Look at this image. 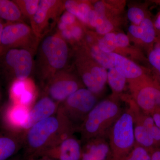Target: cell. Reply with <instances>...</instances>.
Returning <instances> with one entry per match:
<instances>
[{
	"label": "cell",
	"mask_w": 160,
	"mask_h": 160,
	"mask_svg": "<svg viewBox=\"0 0 160 160\" xmlns=\"http://www.w3.org/2000/svg\"><path fill=\"white\" fill-rule=\"evenodd\" d=\"M76 126L63 113L59 106L56 114L35 124L26 131L23 158H36L43 150L56 146L73 135L78 132Z\"/></svg>",
	"instance_id": "cell-1"
},
{
	"label": "cell",
	"mask_w": 160,
	"mask_h": 160,
	"mask_svg": "<svg viewBox=\"0 0 160 160\" xmlns=\"http://www.w3.org/2000/svg\"><path fill=\"white\" fill-rule=\"evenodd\" d=\"M124 110L118 96L115 95L99 102L78 129L82 144L95 138L107 136L109 129Z\"/></svg>",
	"instance_id": "cell-2"
},
{
	"label": "cell",
	"mask_w": 160,
	"mask_h": 160,
	"mask_svg": "<svg viewBox=\"0 0 160 160\" xmlns=\"http://www.w3.org/2000/svg\"><path fill=\"white\" fill-rule=\"evenodd\" d=\"M39 52L40 74L47 82L66 66L69 56L68 46L58 34L49 35L43 39Z\"/></svg>",
	"instance_id": "cell-3"
},
{
	"label": "cell",
	"mask_w": 160,
	"mask_h": 160,
	"mask_svg": "<svg viewBox=\"0 0 160 160\" xmlns=\"http://www.w3.org/2000/svg\"><path fill=\"white\" fill-rule=\"evenodd\" d=\"M107 136L110 149L109 160H122L135 145L133 117L129 108L123 110Z\"/></svg>",
	"instance_id": "cell-4"
},
{
	"label": "cell",
	"mask_w": 160,
	"mask_h": 160,
	"mask_svg": "<svg viewBox=\"0 0 160 160\" xmlns=\"http://www.w3.org/2000/svg\"><path fill=\"white\" fill-rule=\"evenodd\" d=\"M98 96L86 88L72 93L60 107L63 113L78 129L92 109L99 102Z\"/></svg>",
	"instance_id": "cell-5"
},
{
	"label": "cell",
	"mask_w": 160,
	"mask_h": 160,
	"mask_svg": "<svg viewBox=\"0 0 160 160\" xmlns=\"http://www.w3.org/2000/svg\"><path fill=\"white\" fill-rule=\"evenodd\" d=\"M132 99L144 112L150 114L160 109V84L152 78L129 82Z\"/></svg>",
	"instance_id": "cell-6"
},
{
	"label": "cell",
	"mask_w": 160,
	"mask_h": 160,
	"mask_svg": "<svg viewBox=\"0 0 160 160\" xmlns=\"http://www.w3.org/2000/svg\"><path fill=\"white\" fill-rule=\"evenodd\" d=\"M40 39L29 26L22 22L4 24L2 35V44L5 52L18 48L33 51L37 48Z\"/></svg>",
	"instance_id": "cell-7"
},
{
	"label": "cell",
	"mask_w": 160,
	"mask_h": 160,
	"mask_svg": "<svg viewBox=\"0 0 160 160\" xmlns=\"http://www.w3.org/2000/svg\"><path fill=\"white\" fill-rule=\"evenodd\" d=\"M64 8L62 1L40 0L37 11L30 21L32 29L39 39L44 38L52 29Z\"/></svg>",
	"instance_id": "cell-8"
},
{
	"label": "cell",
	"mask_w": 160,
	"mask_h": 160,
	"mask_svg": "<svg viewBox=\"0 0 160 160\" xmlns=\"http://www.w3.org/2000/svg\"><path fill=\"white\" fill-rule=\"evenodd\" d=\"M82 88L83 84L77 78L63 70L56 73L48 81L46 87L47 95L59 104Z\"/></svg>",
	"instance_id": "cell-9"
},
{
	"label": "cell",
	"mask_w": 160,
	"mask_h": 160,
	"mask_svg": "<svg viewBox=\"0 0 160 160\" xmlns=\"http://www.w3.org/2000/svg\"><path fill=\"white\" fill-rule=\"evenodd\" d=\"M1 59L3 60L7 68L12 69L16 80L25 81L31 74L33 64L32 55L27 49H8Z\"/></svg>",
	"instance_id": "cell-10"
},
{
	"label": "cell",
	"mask_w": 160,
	"mask_h": 160,
	"mask_svg": "<svg viewBox=\"0 0 160 160\" xmlns=\"http://www.w3.org/2000/svg\"><path fill=\"white\" fill-rule=\"evenodd\" d=\"M82 144L74 135L67 138L56 146L43 150L37 156L54 160H81Z\"/></svg>",
	"instance_id": "cell-11"
},
{
	"label": "cell",
	"mask_w": 160,
	"mask_h": 160,
	"mask_svg": "<svg viewBox=\"0 0 160 160\" xmlns=\"http://www.w3.org/2000/svg\"><path fill=\"white\" fill-rule=\"evenodd\" d=\"M60 105L47 95L41 98L29 109L22 130L26 132L35 124L56 114Z\"/></svg>",
	"instance_id": "cell-12"
},
{
	"label": "cell",
	"mask_w": 160,
	"mask_h": 160,
	"mask_svg": "<svg viewBox=\"0 0 160 160\" xmlns=\"http://www.w3.org/2000/svg\"><path fill=\"white\" fill-rule=\"evenodd\" d=\"M26 132H18L3 129L0 131V160H7L23 148Z\"/></svg>",
	"instance_id": "cell-13"
},
{
	"label": "cell",
	"mask_w": 160,
	"mask_h": 160,
	"mask_svg": "<svg viewBox=\"0 0 160 160\" xmlns=\"http://www.w3.org/2000/svg\"><path fill=\"white\" fill-rule=\"evenodd\" d=\"M29 109L27 106L11 102L4 109L2 115L4 129L15 132H26L22 130V127Z\"/></svg>",
	"instance_id": "cell-14"
},
{
	"label": "cell",
	"mask_w": 160,
	"mask_h": 160,
	"mask_svg": "<svg viewBox=\"0 0 160 160\" xmlns=\"http://www.w3.org/2000/svg\"><path fill=\"white\" fill-rule=\"evenodd\" d=\"M110 149L108 136L100 137L82 144L81 160H109Z\"/></svg>",
	"instance_id": "cell-15"
},
{
	"label": "cell",
	"mask_w": 160,
	"mask_h": 160,
	"mask_svg": "<svg viewBox=\"0 0 160 160\" xmlns=\"http://www.w3.org/2000/svg\"><path fill=\"white\" fill-rule=\"evenodd\" d=\"M112 54L114 59V68L129 82L148 77H152L131 60L115 52H112Z\"/></svg>",
	"instance_id": "cell-16"
},
{
	"label": "cell",
	"mask_w": 160,
	"mask_h": 160,
	"mask_svg": "<svg viewBox=\"0 0 160 160\" xmlns=\"http://www.w3.org/2000/svg\"><path fill=\"white\" fill-rule=\"evenodd\" d=\"M129 105L133 121L142 125L149 132L158 147H160V129L155 123L154 120L150 114L144 112L132 99L126 100Z\"/></svg>",
	"instance_id": "cell-17"
},
{
	"label": "cell",
	"mask_w": 160,
	"mask_h": 160,
	"mask_svg": "<svg viewBox=\"0 0 160 160\" xmlns=\"http://www.w3.org/2000/svg\"><path fill=\"white\" fill-rule=\"evenodd\" d=\"M23 16L13 1L0 0V18L8 22H18L22 21Z\"/></svg>",
	"instance_id": "cell-18"
},
{
	"label": "cell",
	"mask_w": 160,
	"mask_h": 160,
	"mask_svg": "<svg viewBox=\"0 0 160 160\" xmlns=\"http://www.w3.org/2000/svg\"><path fill=\"white\" fill-rule=\"evenodd\" d=\"M134 134L135 144L142 146L151 152L158 147L149 132L142 125L134 122Z\"/></svg>",
	"instance_id": "cell-19"
},
{
	"label": "cell",
	"mask_w": 160,
	"mask_h": 160,
	"mask_svg": "<svg viewBox=\"0 0 160 160\" xmlns=\"http://www.w3.org/2000/svg\"><path fill=\"white\" fill-rule=\"evenodd\" d=\"M89 53L100 66L106 69L114 68V59L112 52H104L100 49L98 44H91L89 47Z\"/></svg>",
	"instance_id": "cell-20"
},
{
	"label": "cell",
	"mask_w": 160,
	"mask_h": 160,
	"mask_svg": "<svg viewBox=\"0 0 160 160\" xmlns=\"http://www.w3.org/2000/svg\"><path fill=\"white\" fill-rule=\"evenodd\" d=\"M142 29L141 40L149 48V51L153 48L152 44L156 39L157 31L153 22L147 17L140 25Z\"/></svg>",
	"instance_id": "cell-21"
},
{
	"label": "cell",
	"mask_w": 160,
	"mask_h": 160,
	"mask_svg": "<svg viewBox=\"0 0 160 160\" xmlns=\"http://www.w3.org/2000/svg\"><path fill=\"white\" fill-rule=\"evenodd\" d=\"M107 81L113 92L118 96L125 89L127 80L115 69L111 68L107 71Z\"/></svg>",
	"instance_id": "cell-22"
},
{
	"label": "cell",
	"mask_w": 160,
	"mask_h": 160,
	"mask_svg": "<svg viewBox=\"0 0 160 160\" xmlns=\"http://www.w3.org/2000/svg\"><path fill=\"white\" fill-rule=\"evenodd\" d=\"M23 17L31 21L38 8L40 0H13Z\"/></svg>",
	"instance_id": "cell-23"
},
{
	"label": "cell",
	"mask_w": 160,
	"mask_h": 160,
	"mask_svg": "<svg viewBox=\"0 0 160 160\" xmlns=\"http://www.w3.org/2000/svg\"><path fill=\"white\" fill-rule=\"evenodd\" d=\"M91 73L93 79L98 86L104 89L107 81V71L106 69L99 65L83 64Z\"/></svg>",
	"instance_id": "cell-24"
},
{
	"label": "cell",
	"mask_w": 160,
	"mask_h": 160,
	"mask_svg": "<svg viewBox=\"0 0 160 160\" xmlns=\"http://www.w3.org/2000/svg\"><path fill=\"white\" fill-rule=\"evenodd\" d=\"M97 44L100 49L104 52H113L117 48L116 34L110 32L104 35V36L98 41Z\"/></svg>",
	"instance_id": "cell-25"
},
{
	"label": "cell",
	"mask_w": 160,
	"mask_h": 160,
	"mask_svg": "<svg viewBox=\"0 0 160 160\" xmlns=\"http://www.w3.org/2000/svg\"><path fill=\"white\" fill-rule=\"evenodd\" d=\"M148 60L157 74L154 80L160 84V45L159 43L149 51Z\"/></svg>",
	"instance_id": "cell-26"
},
{
	"label": "cell",
	"mask_w": 160,
	"mask_h": 160,
	"mask_svg": "<svg viewBox=\"0 0 160 160\" xmlns=\"http://www.w3.org/2000/svg\"><path fill=\"white\" fill-rule=\"evenodd\" d=\"M122 160H151V153L145 148L135 144L132 150Z\"/></svg>",
	"instance_id": "cell-27"
},
{
	"label": "cell",
	"mask_w": 160,
	"mask_h": 160,
	"mask_svg": "<svg viewBox=\"0 0 160 160\" xmlns=\"http://www.w3.org/2000/svg\"><path fill=\"white\" fill-rule=\"evenodd\" d=\"M27 88L25 81L15 80L12 85L10 90V96L12 102L17 104L23 92Z\"/></svg>",
	"instance_id": "cell-28"
},
{
	"label": "cell",
	"mask_w": 160,
	"mask_h": 160,
	"mask_svg": "<svg viewBox=\"0 0 160 160\" xmlns=\"http://www.w3.org/2000/svg\"><path fill=\"white\" fill-rule=\"evenodd\" d=\"M127 16L132 22L137 26H139L143 20L148 17L143 9L137 7L130 8L127 12Z\"/></svg>",
	"instance_id": "cell-29"
},
{
	"label": "cell",
	"mask_w": 160,
	"mask_h": 160,
	"mask_svg": "<svg viewBox=\"0 0 160 160\" xmlns=\"http://www.w3.org/2000/svg\"><path fill=\"white\" fill-rule=\"evenodd\" d=\"M113 28V25L107 17L102 19H98L97 24L95 29L97 32L99 34H107L110 32Z\"/></svg>",
	"instance_id": "cell-30"
},
{
	"label": "cell",
	"mask_w": 160,
	"mask_h": 160,
	"mask_svg": "<svg viewBox=\"0 0 160 160\" xmlns=\"http://www.w3.org/2000/svg\"><path fill=\"white\" fill-rule=\"evenodd\" d=\"M69 29L71 32L72 41H78L82 39L83 34L82 28L80 25L75 24L69 26Z\"/></svg>",
	"instance_id": "cell-31"
},
{
	"label": "cell",
	"mask_w": 160,
	"mask_h": 160,
	"mask_svg": "<svg viewBox=\"0 0 160 160\" xmlns=\"http://www.w3.org/2000/svg\"><path fill=\"white\" fill-rule=\"evenodd\" d=\"M76 18L73 14L66 11L60 16L58 21L70 26L76 24Z\"/></svg>",
	"instance_id": "cell-32"
},
{
	"label": "cell",
	"mask_w": 160,
	"mask_h": 160,
	"mask_svg": "<svg viewBox=\"0 0 160 160\" xmlns=\"http://www.w3.org/2000/svg\"><path fill=\"white\" fill-rule=\"evenodd\" d=\"M93 9L97 14L98 18L102 19L106 17V8L105 4L103 2L99 1L95 3Z\"/></svg>",
	"instance_id": "cell-33"
},
{
	"label": "cell",
	"mask_w": 160,
	"mask_h": 160,
	"mask_svg": "<svg viewBox=\"0 0 160 160\" xmlns=\"http://www.w3.org/2000/svg\"><path fill=\"white\" fill-rule=\"evenodd\" d=\"M129 38L126 34L118 33L116 34V44L118 48H124L129 45Z\"/></svg>",
	"instance_id": "cell-34"
},
{
	"label": "cell",
	"mask_w": 160,
	"mask_h": 160,
	"mask_svg": "<svg viewBox=\"0 0 160 160\" xmlns=\"http://www.w3.org/2000/svg\"><path fill=\"white\" fill-rule=\"evenodd\" d=\"M129 31L132 36L141 40L142 36V29L140 25L137 26L134 24L131 25L129 27Z\"/></svg>",
	"instance_id": "cell-35"
},
{
	"label": "cell",
	"mask_w": 160,
	"mask_h": 160,
	"mask_svg": "<svg viewBox=\"0 0 160 160\" xmlns=\"http://www.w3.org/2000/svg\"><path fill=\"white\" fill-rule=\"evenodd\" d=\"M98 16L96 12L93 9H91L88 15V22L91 27L96 28L97 24Z\"/></svg>",
	"instance_id": "cell-36"
},
{
	"label": "cell",
	"mask_w": 160,
	"mask_h": 160,
	"mask_svg": "<svg viewBox=\"0 0 160 160\" xmlns=\"http://www.w3.org/2000/svg\"><path fill=\"white\" fill-rule=\"evenodd\" d=\"M150 115L153 118L156 125L160 129V109L155 110Z\"/></svg>",
	"instance_id": "cell-37"
},
{
	"label": "cell",
	"mask_w": 160,
	"mask_h": 160,
	"mask_svg": "<svg viewBox=\"0 0 160 160\" xmlns=\"http://www.w3.org/2000/svg\"><path fill=\"white\" fill-rule=\"evenodd\" d=\"M4 26V24H3L2 22H0V60L5 53V51H4V49H3L2 45V35Z\"/></svg>",
	"instance_id": "cell-38"
},
{
	"label": "cell",
	"mask_w": 160,
	"mask_h": 160,
	"mask_svg": "<svg viewBox=\"0 0 160 160\" xmlns=\"http://www.w3.org/2000/svg\"><path fill=\"white\" fill-rule=\"evenodd\" d=\"M151 153V160H160V147L154 149Z\"/></svg>",
	"instance_id": "cell-39"
},
{
	"label": "cell",
	"mask_w": 160,
	"mask_h": 160,
	"mask_svg": "<svg viewBox=\"0 0 160 160\" xmlns=\"http://www.w3.org/2000/svg\"><path fill=\"white\" fill-rule=\"evenodd\" d=\"M153 24L156 30L160 31V12L158 15L154 22H153Z\"/></svg>",
	"instance_id": "cell-40"
},
{
	"label": "cell",
	"mask_w": 160,
	"mask_h": 160,
	"mask_svg": "<svg viewBox=\"0 0 160 160\" xmlns=\"http://www.w3.org/2000/svg\"><path fill=\"white\" fill-rule=\"evenodd\" d=\"M7 160H24V158L22 157L21 156L16 155L12 157V158Z\"/></svg>",
	"instance_id": "cell-41"
},
{
	"label": "cell",
	"mask_w": 160,
	"mask_h": 160,
	"mask_svg": "<svg viewBox=\"0 0 160 160\" xmlns=\"http://www.w3.org/2000/svg\"><path fill=\"white\" fill-rule=\"evenodd\" d=\"M36 160H54L52 159L49 158L42 157L38 158L36 159Z\"/></svg>",
	"instance_id": "cell-42"
},
{
	"label": "cell",
	"mask_w": 160,
	"mask_h": 160,
	"mask_svg": "<svg viewBox=\"0 0 160 160\" xmlns=\"http://www.w3.org/2000/svg\"><path fill=\"white\" fill-rule=\"evenodd\" d=\"M24 160H36V159L32 157H29L25 158H24Z\"/></svg>",
	"instance_id": "cell-43"
},
{
	"label": "cell",
	"mask_w": 160,
	"mask_h": 160,
	"mask_svg": "<svg viewBox=\"0 0 160 160\" xmlns=\"http://www.w3.org/2000/svg\"><path fill=\"white\" fill-rule=\"evenodd\" d=\"M1 98H2V94H1V91H0V102H1Z\"/></svg>",
	"instance_id": "cell-44"
},
{
	"label": "cell",
	"mask_w": 160,
	"mask_h": 160,
	"mask_svg": "<svg viewBox=\"0 0 160 160\" xmlns=\"http://www.w3.org/2000/svg\"><path fill=\"white\" fill-rule=\"evenodd\" d=\"M158 41H159V43H159V44H160V38L159 39Z\"/></svg>",
	"instance_id": "cell-45"
},
{
	"label": "cell",
	"mask_w": 160,
	"mask_h": 160,
	"mask_svg": "<svg viewBox=\"0 0 160 160\" xmlns=\"http://www.w3.org/2000/svg\"><path fill=\"white\" fill-rule=\"evenodd\" d=\"M2 22V21H1V19H0V22Z\"/></svg>",
	"instance_id": "cell-46"
}]
</instances>
